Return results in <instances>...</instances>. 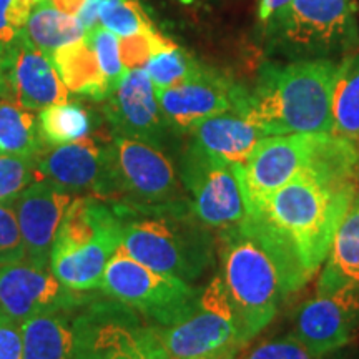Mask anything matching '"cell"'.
Listing matches in <instances>:
<instances>
[{
  "label": "cell",
  "mask_w": 359,
  "mask_h": 359,
  "mask_svg": "<svg viewBox=\"0 0 359 359\" xmlns=\"http://www.w3.org/2000/svg\"><path fill=\"white\" fill-rule=\"evenodd\" d=\"M359 142L318 135L311 163L280 190L248 206L243 223L280 255L304 286L326 262L358 193Z\"/></svg>",
  "instance_id": "obj_1"
},
{
  "label": "cell",
  "mask_w": 359,
  "mask_h": 359,
  "mask_svg": "<svg viewBox=\"0 0 359 359\" xmlns=\"http://www.w3.org/2000/svg\"><path fill=\"white\" fill-rule=\"evenodd\" d=\"M20 327L24 359H168L156 326L105 293Z\"/></svg>",
  "instance_id": "obj_2"
},
{
  "label": "cell",
  "mask_w": 359,
  "mask_h": 359,
  "mask_svg": "<svg viewBox=\"0 0 359 359\" xmlns=\"http://www.w3.org/2000/svg\"><path fill=\"white\" fill-rule=\"evenodd\" d=\"M336 69L338 64L330 58L266 65L246 95L241 115L264 137L333 133Z\"/></svg>",
  "instance_id": "obj_3"
},
{
  "label": "cell",
  "mask_w": 359,
  "mask_h": 359,
  "mask_svg": "<svg viewBox=\"0 0 359 359\" xmlns=\"http://www.w3.org/2000/svg\"><path fill=\"white\" fill-rule=\"evenodd\" d=\"M111 205L122 218L120 250L133 259L187 283L213 266V233L195 217L188 196L155 206Z\"/></svg>",
  "instance_id": "obj_4"
},
{
  "label": "cell",
  "mask_w": 359,
  "mask_h": 359,
  "mask_svg": "<svg viewBox=\"0 0 359 359\" xmlns=\"http://www.w3.org/2000/svg\"><path fill=\"white\" fill-rule=\"evenodd\" d=\"M218 233V276L250 343L271 323L281 303L303 286L280 255L243 222Z\"/></svg>",
  "instance_id": "obj_5"
},
{
  "label": "cell",
  "mask_w": 359,
  "mask_h": 359,
  "mask_svg": "<svg viewBox=\"0 0 359 359\" xmlns=\"http://www.w3.org/2000/svg\"><path fill=\"white\" fill-rule=\"evenodd\" d=\"M269 20L271 45L293 60L327 58L359 42L351 0H293Z\"/></svg>",
  "instance_id": "obj_6"
},
{
  "label": "cell",
  "mask_w": 359,
  "mask_h": 359,
  "mask_svg": "<svg viewBox=\"0 0 359 359\" xmlns=\"http://www.w3.org/2000/svg\"><path fill=\"white\" fill-rule=\"evenodd\" d=\"M102 293L132 308L154 326H172L198 306L201 290L163 275L118 250L107 264Z\"/></svg>",
  "instance_id": "obj_7"
},
{
  "label": "cell",
  "mask_w": 359,
  "mask_h": 359,
  "mask_svg": "<svg viewBox=\"0 0 359 359\" xmlns=\"http://www.w3.org/2000/svg\"><path fill=\"white\" fill-rule=\"evenodd\" d=\"M109 148L115 187L111 203L155 206L187 198L178 170L161 147L114 135Z\"/></svg>",
  "instance_id": "obj_8"
},
{
  "label": "cell",
  "mask_w": 359,
  "mask_h": 359,
  "mask_svg": "<svg viewBox=\"0 0 359 359\" xmlns=\"http://www.w3.org/2000/svg\"><path fill=\"white\" fill-rule=\"evenodd\" d=\"M238 167L215 160L191 145L183 155L180 180L188 193L193 213L210 230L223 231L246 218Z\"/></svg>",
  "instance_id": "obj_9"
},
{
  "label": "cell",
  "mask_w": 359,
  "mask_h": 359,
  "mask_svg": "<svg viewBox=\"0 0 359 359\" xmlns=\"http://www.w3.org/2000/svg\"><path fill=\"white\" fill-rule=\"evenodd\" d=\"M168 359H235L246 341L231 308L198 306L172 326H156Z\"/></svg>",
  "instance_id": "obj_10"
},
{
  "label": "cell",
  "mask_w": 359,
  "mask_h": 359,
  "mask_svg": "<svg viewBox=\"0 0 359 359\" xmlns=\"http://www.w3.org/2000/svg\"><path fill=\"white\" fill-rule=\"evenodd\" d=\"M92 294L67 288L50 268L25 258L0 264V316L20 326L40 314L82 303Z\"/></svg>",
  "instance_id": "obj_11"
},
{
  "label": "cell",
  "mask_w": 359,
  "mask_h": 359,
  "mask_svg": "<svg viewBox=\"0 0 359 359\" xmlns=\"http://www.w3.org/2000/svg\"><path fill=\"white\" fill-rule=\"evenodd\" d=\"M40 178L74 196H95L111 203L115 196L110 148L85 137L42 150L37 155Z\"/></svg>",
  "instance_id": "obj_12"
},
{
  "label": "cell",
  "mask_w": 359,
  "mask_h": 359,
  "mask_svg": "<svg viewBox=\"0 0 359 359\" xmlns=\"http://www.w3.org/2000/svg\"><path fill=\"white\" fill-rule=\"evenodd\" d=\"M155 92L170 128L182 133L224 111L241 114L248 95L245 88L203 67L185 82Z\"/></svg>",
  "instance_id": "obj_13"
},
{
  "label": "cell",
  "mask_w": 359,
  "mask_h": 359,
  "mask_svg": "<svg viewBox=\"0 0 359 359\" xmlns=\"http://www.w3.org/2000/svg\"><path fill=\"white\" fill-rule=\"evenodd\" d=\"M318 135L264 137L248 160L238 167L241 190L248 206L280 190L311 163Z\"/></svg>",
  "instance_id": "obj_14"
},
{
  "label": "cell",
  "mask_w": 359,
  "mask_h": 359,
  "mask_svg": "<svg viewBox=\"0 0 359 359\" xmlns=\"http://www.w3.org/2000/svg\"><path fill=\"white\" fill-rule=\"evenodd\" d=\"M105 116L114 135L154 143L161 148L173 132L143 67L128 69L111 88L105 98Z\"/></svg>",
  "instance_id": "obj_15"
},
{
  "label": "cell",
  "mask_w": 359,
  "mask_h": 359,
  "mask_svg": "<svg viewBox=\"0 0 359 359\" xmlns=\"http://www.w3.org/2000/svg\"><path fill=\"white\" fill-rule=\"evenodd\" d=\"M359 327V288L318 294L293 316V334L316 358L339 351Z\"/></svg>",
  "instance_id": "obj_16"
},
{
  "label": "cell",
  "mask_w": 359,
  "mask_h": 359,
  "mask_svg": "<svg viewBox=\"0 0 359 359\" xmlns=\"http://www.w3.org/2000/svg\"><path fill=\"white\" fill-rule=\"evenodd\" d=\"M74 198L72 193L40 178L13 201L27 262L50 268L58 228Z\"/></svg>",
  "instance_id": "obj_17"
},
{
  "label": "cell",
  "mask_w": 359,
  "mask_h": 359,
  "mask_svg": "<svg viewBox=\"0 0 359 359\" xmlns=\"http://www.w3.org/2000/svg\"><path fill=\"white\" fill-rule=\"evenodd\" d=\"M12 98L27 110L40 111L69 102L70 92L62 82L52 58L24 37L13 42V62L8 72Z\"/></svg>",
  "instance_id": "obj_18"
},
{
  "label": "cell",
  "mask_w": 359,
  "mask_h": 359,
  "mask_svg": "<svg viewBox=\"0 0 359 359\" xmlns=\"http://www.w3.org/2000/svg\"><path fill=\"white\" fill-rule=\"evenodd\" d=\"M190 145L201 154L228 165H243L264 133L241 115L240 111H224L210 116L191 128Z\"/></svg>",
  "instance_id": "obj_19"
},
{
  "label": "cell",
  "mask_w": 359,
  "mask_h": 359,
  "mask_svg": "<svg viewBox=\"0 0 359 359\" xmlns=\"http://www.w3.org/2000/svg\"><path fill=\"white\" fill-rule=\"evenodd\" d=\"M122 230L105 233L90 243L72 248H53L50 269L67 288L75 291L100 290L107 264L120 250Z\"/></svg>",
  "instance_id": "obj_20"
},
{
  "label": "cell",
  "mask_w": 359,
  "mask_h": 359,
  "mask_svg": "<svg viewBox=\"0 0 359 359\" xmlns=\"http://www.w3.org/2000/svg\"><path fill=\"white\" fill-rule=\"evenodd\" d=\"M359 288V190L334 233L318 281V294Z\"/></svg>",
  "instance_id": "obj_21"
},
{
  "label": "cell",
  "mask_w": 359,
  "mask_h": 359,
  "mask_svg": "<svg viewBox=\"0 0 359 359\" xmlns=\"http://www.w3.org/2000/svg\"><path fill=\"white\" fill-rule=\"evenodd\" d=\"M22 34L40 52L52 58L60 48L80 42L87 35V29L77 15L60 11L50 0H40L34 4Z\"/></svg>",
  "instance_id": "obj_22"
},
{
  "label": "cell",
  "mask_w": 359,
  "mask_h": 359,
  "mask_svg": "<svg viewBox=\"0 0 359 359\" xmlns=\"http://www.w3.org/2000/svg\"><path fill=\"white\" fill-rule=\"evenodd\" d=\"M52 62L70 93L90 97L93 100H105L109 95L105 77L87 35L80 42L60 48L52 57Z\"/></svg>",
  "instance_id": "obj_23"
},
{
  "label": "cell",
  "mask_w": 359,
  "mask_h": 359,
  "mask_svg": "<svg viewBox=\"0 0 359 359\" xmlns=\"http://www.w3.org/2000/svg\"><path fill=\"white\" fill-rule=\"evenodd\" d=\"M333 135L359 142V53L338 64L331 98Z\"/></svg>",
  "instance_id": "obj_24"
},
{
  "label": "cell",
  "mask_w": 359,
  "mask_h": 359,
  "mask_svg": "<svg viewBox=\"0 0 359 359\" xmlns=\"http://www.w3.org/2000/svg\"><path fill=\"white\" fill-rule=\"evenodd\" d=\"M39 116L13 98L0 100V151L37 156L43 150Z\"/></svg>",
  "instance_id": "obj_25"
},
{
  "label": "cell",
  "mask_w": 359,
  "mask_h": 359,
  "mask_svg": "<svg viewBox=\"0 0 359 359\" xmlns=\"http://www.w3.org/2000/svg\"><path fill=\"white\" fill-rule=\"evenodd\" d=\"M39 127L43 142L50 147H57L88 137L92 130V118L82 105L64 102L40 110Z\"/></svg>",
  "instance_id": "obj_26"
},
{
  "label": "cell",
  "mask_w": 359,
  "mask_h": 359,
  "mask_svg": "<svg viewBox=\"0 0 359 359\" xmlns=\"http://www.w3.org/2000/svg\"><path fill=\"white\" fill-rule=\"evenodd\" d=\"M143 69L150 77L155 90H163L185 82L201 67L190 55L172 45V47L155 52L148 58Z\"/></svg>",
  "instance_id": "obj_27"
},
{
  "label": "cell",
  "mask_w": 359,
  "mask_h": 359,
  "mask_svg": "<svg viewBox=\"0 0 359 359\" xmlns=\"http://www.w3.org/2000/svg\"><path fill=\"white\" fill-rule=\"evenodd\" d=\"M37 180V156L0 151V203L12 205Z\"/></svg>",
  "instance_id": "obj_28"
},
{
  "label": "cell",
  "mask_w": 359,
  "mask_h": 359,
  "mask_svg": "<svg viewBox=\"0 0 359 359\" xmlns=\"http://www.w3.org/2000/svg\"><path fill=\"white\" fill-rule=\"evenodd\" d=\"M98 24L120 39H130L154 30L145 12L135 0H120L107 6L98 15Z\"/></svg>",
  "instance_id": "obj_29"
},
{
  "label": "cell",
  "mask_w": 359,
  "mask_h": 359,
  "mask_svg": "<svg viewBox=\"0 0 359 359\" xmlns=\"http://www.w3.org/2000/svg\"><path fill=\"white\" fill-rule=\"evenodd\" d=\"M87 39L92 45L93 52L100 65V70L105 77L109 93L111 88L118 83V80L123 77L127 72L122 60V50H120V37H116L114 32L107 30L105 27L97 24L93 29L87 30Z\"/></svg>",
  "instance_id": "obj_30"
},
{
  "label": "cell",
  "mask_w": 359,
  "mask_h": 359,
  "mask_svg": "<svg viewBox=\"0 0 359 359\" xmlns=\"http://www.w3.org/2000/svg\"><path fill=\"white\" fill-rule=\"evenodd\" d=\"M240 359H320L309 351L293 334L258 343L243 353Z\"/></svg>",
  "instance_id": "obj_31"
},
{
  "label": "cell",
  "mask_w": 359,
  "mask_h": 359,
  "mask_svg": "<svg viewBox=\"0 0 359 359\" xmlns=\"http://www.w3.org/2000/svg\"><path fill=\"white\" fill-rule=\"evenodd\" d=\"M24 241L12 205L0 203V264L24 259Z\"/></svg>",
  "instance_id": "obj_32"
},
{
  "label": "cell",
  "mask_w": 359,
  "mask_h": 359,
  "mask_svg": "<svg viewBox=\"0 0 359 359\" xmlns=\"http://www.w3.org/2000/svg\"><path fill=\"white\" fill-rule=\"evenodd\" d=\"M32 0H0V40L12 45L24 32Z\"/></svg>",
  "instance_id": "obj_33"
},
{
  "label": "cell",
  "mask_w": 359,
  "mask_h": 359,
  "mask_svg": "<svg viewBox=\"0 0 359 359\" xmlns=\"http://www.w3.org/2000/svg\"><path fill=\"white\" fill-rule=\"evenodd\" d=\"M0 359H24L22 327L0 316Z\"/></svg>",
  "instance_id": "obj_34"
},
{
  "label": "cell",
  "mask_w": 359,
  "mask_h": 359,
  "mask_svg": "<svg viewBox=\"0 0 359 359\" xmlns=\"http://www.w3.org/2000/svg\"><path fill=\"white\" fill-rule=\"evenodd\" d=\"M115 2H120V0H85L77 13L79 20L82 22V25L87 30L93 29L98 24V15H100L103 8Z\"/></svg>",
  "instance_id": "obj_35"
},
{
  "label": "cell",
  "mask_w": 359,
  "mask_h": 359,
  "mask_svg": "<svg viewBox=\"0 0 359 359\" xmlns=\"http://www.w3.org/2000/svg\"><path fill=\"white\" fill-rule=\"evenodd\" d=\"M13 62V43L8 45L0 40V79H8Z\"/></svg>",
  "instance_id": "obj_36"
},
{
  "label": "cell",
  "mask_w": 359,
  "mask_h": 359,
  "mask_svg": "<svg viewBox=\"0 0 359 359\" xmlns=\"http://www.w3.org/2000/svg\"><path fill=\"white\" fill-rule=\"evenodd\" d=\"M293 0H262V7H259V19L269 20L276 12H280L283 7L288 6Z\"/></svg>",
  "instance_id": "obj_37"
},
{
  "label": "cell",
  "mask_w": 359,
  "mask_h": 359,
  "mask_svg": "<svg viewBox=\"0 0 359 359\" xmlns=\"http://www.w3.org/2000/svg\"><path fill=\"white\" fill-rule=\"evenodd\" d=\"M53 6L60 8V11H64L67 13H72V15H77L80 7L83 6L85 0H50Z\"/></svg>",
  "instance_id": "obj_38"
},
{
  "label": "cell",
  "mask_w": 359,
  "mask_h": 359,
  "mask_svg": "<svg viewBox=\"0 0 359 359\" xmlns=\"http://www.w3.org/2000/svg\"><path fill=\"white\" fill-rule=\"evenodd\" d=\"M2 98H12V90L8 79H0V100Z\"/></svg>",
  "instance_id": "obj_39"
},
{
  "label": "cell",
  "mask_w": 359,
  "mask_h": 359,
  "mask_svg": "<svg viewBox=\"0 0 359 359\" xmlns=\"http://www.w3.org/2000/svg\"><path fill=\"white\" fill-rule=\"evenodd\" d=\"M356 183H358V190H359V160H358V168H356Z\"/></svg>",
  "instance_id": "obj_40"
},
{
  "label": "cell",
  "mask_w": 359,
  "mask_h": 359,
  "mask_svg": "<svg viewBox=\"0 0 359 359\" xmlns=\"http://www.w3.org/2000/svg\"><path fill=\"white\" fill-rule=\"evenodd\" d=\"M32 2H34V4H37V2H40V0H32Z\"/></svg>",
  "instance_id": "obj_41"
}]
</instances>
